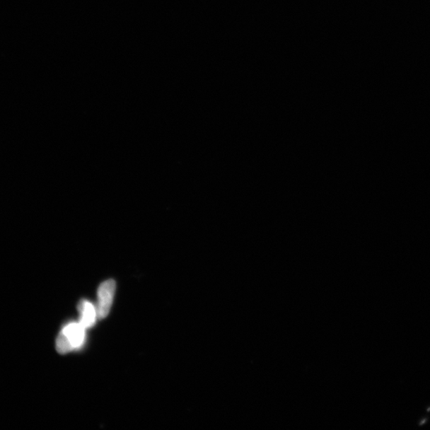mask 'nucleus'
I'll return each instance as SVG.
<instances>
[{"label":"nucleus","mask_w":430,"mask_h":430,"mask_svg":"<svg viewBox=\"0 0 430 430\" xmlns=\"http://www.w3.org/2000/svg\"><path fill=\"white\" fill-rule=\"evenodd\" d=\"M86 328L79 322H69L63 327L56 341V349L60 354L79 349L85 343Z\"/></svg>","instance_id":"obj_1"},{"label":"nucleus","mask_w":430,"mask_h":430,"mask_svg":"<svg viewBox=\"0 0 430 430\" xmlns=\"http://www.w3.org/2000/svg\"><path fill=\"white\" fill-rule=\"evenodd\" d=\"M116 290V282L108 280L98 289V318L104 319L109 315Z\"/></svg>","instance_id":"obj_2"},{"label":"nucleus","mask_w":430,"mask_h":430,"mask_svg":"<svg viewBox=\"0 0 430 430\" xmlns=\"http://www.w3.org/2000/svg\"><path fill=\"white\" fill-rule=\"evenodd\" d=\"M79 310L81 315L79 320L80 324L83 326L86 330L93 327L98 318L97 309L95 308L93 303L86 300L81 301L79 303Z\"/></svg>","instance_id":"obj_3"}]
</instances>
